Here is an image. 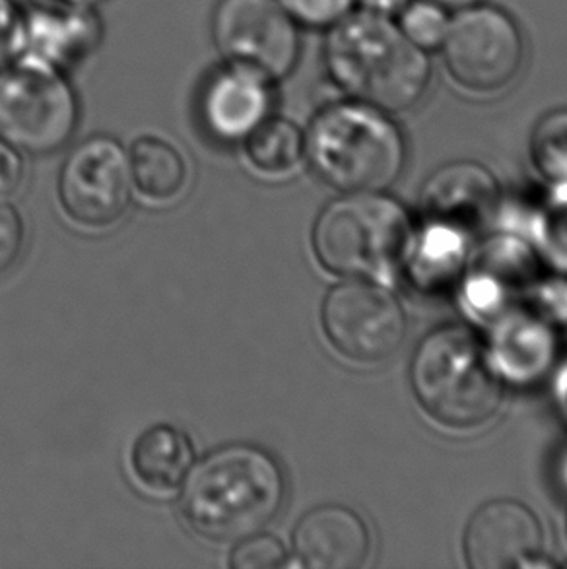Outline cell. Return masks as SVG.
<instances>
[{"label": "cell", "mask_w": 567, "mask_h": 569, "mask_svg": "<svg viewBox=\"0 0 567 569\" xmlns=\"http://www.w3.org/2000/svg\"><path fill=\"white\" fill-rule=\"evenodd\" d=\"M288 552L282 542L272 535L255 532L238 540V547L231 550L230 568L233 569H275L282 568Z\"/></svg>", "instance_id": "23"}, {"label": "cell", "mask_w": 567, "mask_h": 569, "mask_svg": "<svg viewBox=\"0 0 567 569\" xmlns=\"http://www.w3.org/2000/svg\"><path fill=\"white\" fill-rule=\"evenodd\" d=\"M327 31L325 67L348 100L389 116L424 100L431 82L428 53L410 43L389 16L360 8Z\"/></svg>", "instance_id": "2"}, {"label": "cell", "mask_w": 567, "mask_h": 569, "mask_svg": "<svg viewBox=\"0 0 567 569\" xmlns=\"http://www.w3.org/2000/svg\"><path fill=\"white\" fill-rule=\"evenodd\" d=\"M197 461L191 438L169 423H158L140 433L131 451L137 482L152 493H171L183 486Z\"/></svg>", "instance_id": "16"}, {"label": "cell", "mask_w": 567, "mask_h": 569, "mask_svg": "<svg viewBox=\"0 0 567 569\" xmlns=\"http://www.w3.org/2000/svg\"><path fill=\"white\" fill-rule=\"evenodd\" d=\"M322 331L338 355L356 363H381L399 350L407 317L377 280L346 278L322 301Z\"/></svg>", "instance_id": "8"}, {"label": "cell", "mask_w": 567, "mask_h": 569, "mask_svg": "<svg viewBox=\"0 0 567 569\" xmlns=\"http://www.w3.org/2000/svg\"><path fill=\"white\" fill-rule=\"evenodd\" d=\"M241 144L249 166L265 178H286L306 160V132L284 117L270 116Z\"/></svg>", "instance_id": "18"}, {"label": "cell", "mask_w": 567, "mask_h": 569, "mask_svg": "<svg viewBox=\"0 0 567 569\" xmlns=\"http://www.w3.org/2000/svg\"><path fill=\"white\" fill-rule=\"evenodd\" d=\"M412 231L405 208L381 192H345L315 220L311 246L322 269L385 280L405 261Z\"/></svg>", "instance_id": "5"}, {"label": "cell", "mask_w": 567, "mask_h": 569, "mask_svg": "<svg viewBox=\"0 0 567 569\" xmlns=\"http://www.w3.org/2000/svg\"><path fill=\"white\" fill-rule=\"evenodd\" d=\"M543 547V525L521 501L486 503L470 517L465 531V560L472 569L529 568Z\"/></svg>", "instance_id": "13"}, {"label": "cell", "mask_w": 567, "mask_h": 569, "mask_svg": "<svg viewBox=\"0 0 567 569\" xmlns=\"http://www.w3.org/2000/svg\"><path fill=\"white\" fill-rule=\"evenodd\" d=\"M315 173L342 192H381L399 179L407 147L389 113L348 100L321 109L306 132Z\"/></svg>", "instance_id": "3"}, {"label": "cell", "mask_w": 567, "mask_h": 569, "mask_svg": "<svg viewBox=\"0 0 567 569\" xmlns=\"http://www.w3.org/2000/svg\"><path fill=\"white\" fill-rule=\"evenodd\" d=\"M80 123L69 74L14 61L0 70V137L20 152L49 156L67 147Z\"/></svg>", "instance_id": "6"}, {"label": "cell", "mask_w": 567, "mask_h": 569, "mask_svg": "<svg viewBox=\"0 0 567 569\" xmlns=\"http://www.w3.org/2000/svg\"><path fill=\"white\" fill-rule=\"evenodd\" d=\"M22 8L14 0H0V70L16 61L20 46Z\"/></svg>", "instance_id": "25"}, {"label": "cell", "mask_w": 567, "mask_h": 569, "mask_svg": "<svg viewBox=\"0 0 567 569\" xmlns=\"http://www.w3.org/2000/svg\"><path fill=\"white\" fill-rule=\"evenodd\" d=\"M103 33L106 28L98 10L54 2L31 4L22 8L16 61L69 74L100 49Z\"/></svg>", "instance_id": "12"}, {"label": "cell", "mask_w": 567, "mask_h": 569, "mask_svg": "<svg viewBox=\"0 0 567 569\" xmlns=\"http://www.w3.org/2000/svg\"><path fill=\"white\" fill-rule=\"evenodd\" d=\"M275 84L259 70L222 61L200 86L197 109L202 129L222 144L243 142L272 116Z\"/></svg>", "instance_id": "11"}, {"label": "cell", "mask_w": 567, "mask_h": 569, "mask_svg": "<svg viewBox=\"0 0 567 569\" xmlns=\"http://www.w3.org/2000/svg\"><path fill=\"white\" fill-rule=\"evenodd\" d=\"M530 158L554 183L567 186V109L546 113L530 134Z\"/></svg>", "instance_id": "20"}, {"label": "cell", "mask_w": 567, "mask_h": 569, "mask_svg": "<svg viewBox=\"0 0 567 569\" xmlns=\"http://www.w3.org/2000/svg\"><path fill=\"white\" fill-rule=\"evenodd\" d=\"M371 539L364 519L345 506H319L301 517L294 531V555L311 569H358Z\"/></svg>", "instance_id": "15"}, {"label": "cell", "mask_w": 567, "mask_h": 569, "mask_svg": "<svg viewBox=\"0 0 567 569\" xmlns=\"http://www.w3.org/2000/svg\"><path fill=\"white\" fill-rule=\"evenodd\" d=\"M418 405L449 430H475L498 415L504 385L475 332L451 325L429 332L410 363Z\"/></svg>", "instance_id": "4"}, {"label": "cell", "mask_w": 567, "mask_h": 569, "mask_svg": "<svg viewBox=\"0 0 567 569\" xmlns=\"http://www.w3.org/2000/svg\"><path fill=\"white\" fill-rule=\"evenodd\" d=\"M23 168L20 150L0 137V199L12 197L23 183Z\"/></svg>", "instance_id": "26"}, {"label": "cell", "mask_w": 567, "mask_h": 569, "mask_svg": "<svg viewBox=\"0 0 567 569\" xmlns=\"http://www.w3.org/2000/svg\"><path fill=\"white\" fill-rule=\"evenodd\" d=\"M286 477L277 459L253 443L220 447L195 462L181 492V513L195 535L238 542L280 513Z\"/></svg>", "instance_id": "1"}, {"label": "cell", "mask_w": 567, "mask_h": 569, "mask_svg": "<svg viewBox=\"0 0 567 569\" xmlns=\"http://www.w3.org/2000/svg\"><path fill=\"white\" fill-rule=\"evenodd\" d=\"M498 197V181L480 163H447L424 186V216L429 223L468 233L490 220Z\"/></svg>", "instance_id": "14"}, {"label": "cell", "mask_w": 567, "mask_h": 569, "mask_svg": "<svg viewBox=\"0 0 567 569\" xmlns=\"http://www.w3.org/2000/svg\"><path fill=\"white\" fill-rule=\"evenodd\" d=\"M439 51L452 82L478 98L506 92L521 77L527 59L519 23L506 10L484 4L451 18Z\"/></svg>", "instance_id": "7"}, {"label": "cell", "mask_w": 567, "mask_h": 569, "mask_svg": "<svg viewBox=\"0 0 567 569\" xmlns=\"http://www.w3.org/2000/svg\"><path fill=\"white\" fill-rule=\"evenodd\" d=\"M449 26V10L431 0H410L407 7L400 10V31L407 36L410 43L420 47L426 53L444 46Z\"/></svg>", "instance_id": "21"}, {"label": "cell", "mask_w": 567, "mask_h": 569, "mask_svg": "<svg viewBox=\"0 0 567 569\" xmlns=\"http://www.w3.org/2000/svg\"><path fill=\"white\" fill-rule=\"evenodd\" d=\"M428 228L412 251L416 280L426 286L452 277L462 262V233L439 223H429Z\"/></svg>", "instance_id": "19"}, {"label": "cell", "mask_w": 567, "mask_h": 569, "mask_svg": "<svg viewBox=\"0 0 567 569\" xmlns=\"http://www.w3.org/2000/svg\"><path fill=\"white\" fill-rule=\"evenodd\" d=\"M410 0H356V4H360L361 10L376 12V14L391 16L400 12L407 7Z\"/></svg>", "instance_id": "27"}, {"label": "cell", "mask_w": 567, "mask_h": 569, "mask_svg": "<svg viewBox=\"0 0 567 569\" xmlns=\"http://www.w3.org/2000/svg\"><path fill=\"white\" fill-rule=\"evenodd\" d=\"M26 239L22 216L18 210L0 202V277H4L8 270L14 269L20 259Z\"/></svg>", "instance_id": "24"}, {"label": "cell", "mask_w": 567, "mask_h": 569, "mask_svg": "<svg viewBox=\"0 0 567 569\" xmlns=\"http://www.w3.org/2000/svg\"><path fill=\"white\" fill-rule=\"evenodd\" d=\"M210 30L223 62L259 70L275 82L298 67L299 26L277 0H218Z\"/></svg>", "instance_id": "9"}, {"label": "cell", "mask_w": 567, "mask_h": 569, "mask_svg": "<svg viewBox=\"0 0 567 569\" xmlns=\"http://www.w3.org/2000/svg\"><path fill=\"white\" fill-rule=\"evenodd\" d=\"M299 28L329 30L354 12L356 0H277Z\"/></svg>", "instance_id": "22"}, {"label": "cell", "mask_w": 567, "mask_h": 569, "mask_svg": "<svg viewBox=\"0 0 567 569\" xmlns=\"http://www.w3.org/2000/svg\"><path fill=\"white\" fill-rule=\"evenodd\" d=\"M54 4H61V7L72 8H88V10H98L101 4H106L108 0H49Z\"/></svg>", "instance_id": "28"}, {"label": "cell", "mask_w": 567, "mask_h": 569, "mask_svg": "<svg viewBox=\"0 0 567 569\" xmlns=\"http://www.w3.org/2000/svg\"><path fill=\"white\" fill-rule=\"evenodd\" d=\"M132 187L150 202H171L187 187L189 168L183 154L160 137H140L129 152Z\"/></svg>", "instance_id": "17"}, {"label": "cell", "mask_w": 567, "mask_h": 569, "mask_svg": "<svg viewBox=\"0 0 567 569\" xmlns=\"http://www.w3.org/2000/svg\"><path fill=\"white\" fill-rule=\"evenodd\" d=\"M431 2H436L439 7H444L445 10H465V8L475 7V4H480V0H431Z\"/></svg>", "instance_id": "29"}, {"label": "cell", "mask_w": 567, "mask_h": 569, "mask_svg": "<svg viewBox=\"0 0 567 569\" xmlns=\"http://www.w3.org/2000/svg\"><path fill=\"white\" fill-rule=\"evenodd\" d=\"M127 148L108 134H96L70 150L59 173V200L72 222L103 230L123 218L132 199Z\"/></svg>", "instance_id": "10"}]
</instances>
